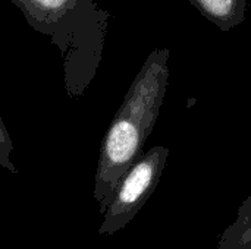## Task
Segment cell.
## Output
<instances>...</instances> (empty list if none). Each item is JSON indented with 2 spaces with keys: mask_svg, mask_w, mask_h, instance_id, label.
<instances>
[{
  "mask_svg": "<svg viewBox=\"0 0 251 249\" xmlns=\"http://www.w3.org/2000/svg\"><path fill=\"white\" fill-rule=\"evenodd\" d=\"M169 48L153 50L134 78L99 150L94 200L103 216L121 178L143 156L169 85Z\"/></svg>",
  "mask_w": 251,
  "mask_h": 249,
  "instance_id": "6da1fadb",
  "label": "cell"
},
{
  "mask_svg": "<svg viewBox=\"0 0 251 249\" xmlns=\"http://www.w3.org/2000/svg\"><path fill=\"white\" fill-rule=\"evenodd\" d=\"M35 31L50 37L63 57L65 87L84 95L101 60L109 13L94 0H12Z\"/></svg>",
  "mask_w": 251,
  "mask_h": 249,
  "instance_id": "7a4b0ae2",
  "label": "cell"
},
{
  "mask_svg": "<svg viewBox=\"0 0 251 249\" xmlns=\"http://www.w3.org/2000/svg\"><path fill=\"white\" fill-rule=\"evenodd\" d=\"M169 154L168 147L154 145L128 169L103 214L100 236H112L132 222L156 191Z\"/></svg>",
  "mask_w": 251,
  "mask_h": 249,
  "instance_id": "3957f363",
  "label": "cell"
},
{
  "mask_svg": "<svg viewBox=\"0 0 251 249\" xmlns=\"http://www.w3.org/2000/svg\"><path fill=\"white\" fill-rule=\"evenodd\" d=\"M221 31H231L246 18L247 0H188Z\"/></svg>",
  "mask_w": 251,
  "mask_h": 249,
  "instance_id": "277c9868",
  "label": "cell"
},
{
  "mask_svg": "<svg viewBox=\"0 0 251 249\" xmlns=\"http://www.w3.org/2000/svg\"><path fill=\"white\" fill-rule=\"evenodd\" d=\"M251 226V194L247 197V200L240 205L237 211V217L232 225H229L225 232L222 233L218 248L216 249H234L241 236L247 232V229Z\"/></svg>",
  "mask_w": 251,
  "mask_h": 249,
  "instance_id": "5b68a950",
  "label": "cell"
},
{
  "mask_svg": "<svg viewBox=\"0 0 251 249\" xmlns=\"http://www.w3.org/2000/svg\"><path fill=\"white\" fill-rule=\"evenodd\" d=\"M12 153H13V142L0 117V166L12 173H18V169L12 161Z\"/></svg>",
  "mask_w": 251,
  "mask_h": 249,
  "instance_id": "8992f818",
  "label": "cell"
},
{
  "mask_svg": "<svg viewBox=\"0 0 251 249\" xmlns=\"http://www.w3.org/2000/svg\"><path fill=\"white\" fill-rule=\"evenodd\" d=\"M234 249H251V226L247 229V232L241 236L238 244Z\"/></svg>",
  "mask_w": 251,
  "mask_h": 249,
  "instance_id": "52a82bcc",
  "label": "cell"
}]
</instances>
